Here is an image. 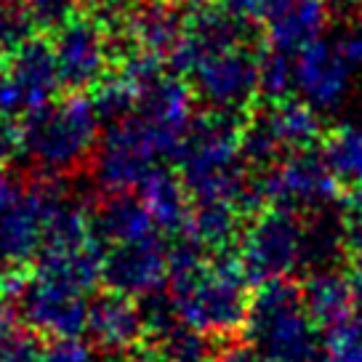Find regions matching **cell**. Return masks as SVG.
I'll use <instances>...</instances> for the list:
<instances>
[{
  "instance_id": "cell-1",
  "label": "cell",
  "mask_w": 362,
  "mask_h": 362,
  "mask_svg": "<svg viewBox=\"0 0 362 362\" xmlns=\"http://www.w3.org/2000/svg\"><path fill=\"white\" fill-rule=\"evenodd\" d=\"M243 128L238 115L203 112L194 117L179 155V179L194 205L245 200L250 184L245 179V163L240 155Z\"/></svg>"
},
{
  "instance_id": "cell-2",
  "label": "cell",
  "mask_w": 362,
  "mask_h": 362,
  "mask_svg": "<svg viewBox=\"0 0 362 362\" xmlns=\"http://www.w3.org/2000/svg\"><path fill=\"white\" fill-rule=\"evenodd\" d=\"M248 285L238 256L221 253L189 277L170 280V301L184 328L211 339H229L248 322Z\"/></svg>"
},
{
  "instance_id": "cell-3",
  "label": "cell",
  "mask_w": 362,
  "mask_h": 362,
  "mask_svg": "<svg viewBox=\"0 0 362 362\" xmlns=\"http://www.w3.org/2000/svg\"><path fill=\"white\" fill-rule=\"evenodd\" d=\"M243 333L269 362H317L322 351L317 325L306 315L301 288L293 280H272L256 288Z\"/></svg>"
},
{
  "instance_id": "cell-4",
  "label": "cell",
  "mask_w": 362,
  "mask_h": 362,
  "mask_svg": "<svg viewBox=\"0 0 362 362\" xmlns=\"http://www.w3.org/2000/svg\"><path fill=\"white\" fill-rule=\"evenodd\" d=\"M99 125L93 104L83 93L45 104L22 120L24 155L43 170V176L62 179V173L83 165L99 147Z\"/></svg>"
},
{
  "instance_id": "cell-5",
  "label": "cell",
  "mask_w": 362,
  "mask_h": 362,
  "mask_svg": "<svg viewBox=\"0 0 362 362\" xmlns=\"http://www.w3.org/2000/svg\"><path fill=\"white\" fill-rule=\"evenodd\" d=\"M179 155L176 144L134 112L104 128L93 155V181L107 194H131L158 168V160H179Z\"/></svg>"
},
{
  "instance_id": "cell-6",
  "label": "cell",
  "mask_w": 362,
  "mask_h": 362,
  "mask_svg": "<svg viewBox=\"0 0 362 362\" xmlns=\"http://www.w3.org/2000/svg\"><path fill=\"white\" fill-rule=\"evenodd\" d=\"M250 187L264 211L280 208L291 214H322L339 200V179L333 176L325 155L317 149L285 155L274 168L261 170Z\"/></svg>"
},
{
  "instance_id": "cell-7",
  "label": "cell",
  "mask_w": 362,
  "mask_h": 362,
  "mask_svg": "<svg viewBox=\"0 0 362 362\" xmlns=\"http://www.w3.org/2000/svg\"><path fill=\"white\" fill-rule=\"evenodd\" d=\"M304 224L298 216L280 208H267L253 216L240 238V267L250 285L291 280L288 274L301 267Z\"/></svg>"
},
{
  "instance_id": "cell-8",
  "label": "cell",
  "mask_w": 362,
  "mask_h": 362,
  "mask_svg": "<svg viewBox=\"0 0 362 362\" xmlns=\"http://www.w3.org/2000/svg\"><path fill=\"white\" fill-rule=\"evenodd\" d=\"M16 301L22 322L37 336H48L51 341L78 339L88 328L90 304L86 301V293L51 274L37 269L24 274Z\"/></svg>"
},
{
  "instance_id": "cell-9",
  "label": "cell",
  "mask_w": 362,
  "mask_h": 362,
  "mask_svg": "<svg viewBox=\"0 0 362 362\" xmlns=\"http://www.w3.org/2000/svg\"><path fill=\"white\" fill-rule=\"evenodd\" d=\"M261 54L238 45L203 59L192 72V90L211 112L238 115L259 96Z\"/></svg>"
},
{
  "instance_id": "cell-10",
  "label": "cell",
  "mask_w": 362,
  "mask_h": 362,
  "mask_svg": "<svg viewBox=\"0 0 362 362\" xmlns=\"http://www.w3.org/2000/svg\"><path fill=\"white\" fill-rule=\"evenodd\" d=\"M62 179L43 176L0 216V272H22L43 250L45 216Z\"/></svg>"
},
{
  "instance_id": "cell-11",
  "label": "cell",
  "mask_w": 362,
  "mask_h": 362,
  "mask_svg": "<svg viewBox=\"0 0 362 362\" xmlns=\"http://www.w3.org/2000/svg\"><path fill=\"white\" fill-rule=\"evenodd\" d=\"M54 57H57L62 86L69 90L96 88L107 78L112 57V35L90 16L78 13L59 33H54Z\"/></svg>"
},
{
  "instance_id": "cell-12",
  "label": "cell",
  "mask_w": 362,
  "mask_h": 362,
  "mask_svg": "<svg viewBox=\"0 0 362 362\" xmlns=\"http://www.w3.org/2000/svg\"><path fill=\"white\" fill-rule=\"evenodd\" d=\"M184 37L168 57L176 75H192L203 59L245 45V22L226 11L221 3L192 0L184 11Z\"/></svg>"
},
{
  "instance_id": "cell-13",
  "label": "cell",
  "mask_w": 362,
  "mask_h": 362,
  "mask_svg": "<svg viewBox=\"0 0 362 362\" xmlns=\"http://www.w3.org/2000/svg\"><path fill=\"white\" fill-rule=\"evenodd\" d=\"M102 280L107 291L128 296L134 301L160 296L163 285L170 280L168 245L158 235L128 245H115L104 256Z\"/></svg>"
},
{
  "instance_id": "cell-14",
  "label": "cell",
  "mask_w": 362,
  "mask_h": 362,
  "mask_svg": "<svg viewBox=\"0 0 362 362\" xmlns=\"http://www.w3.org/2000/svg\"><path fill=\"white\" fill-rule=\"evenodd\" d=\"M351 78L354 69L336 51L333 40H317L296 54L293 88L317 115L336 112L344 107L351 90Z\"/></svg>"
},
{
  "instance_id": "cell-15",
  "label": "cell",
  "mask_w": 362,
  "mask_h": 362,
  "mask_svg": "<svg viewBox=\"0 0 362 362\" xmlns=\"http://www.w3.org/2000/svg\"><path fill=\"white\" fill-rule=\"evenodd\" d=\"M184 11L173 0H134L125 11L123 43L128 51H144L152 57H170L184 37Z\"/></svg>"
},
{
  "instance_id": "cell-16",
  "label": "cell",
  "mask_w": 362,
  "mask_h": 362,
  "mask_svg": "<svg viewBox=\"0 0 362 362\" xmlns=\"http://www.w3.org/2000/svg\"><path fill=\"white\" fill-rule=\"evenodd\" d=\"M93 346L110 351L115 357H125L128 351L141 346V339H147L141 306L134 298L107 291L96 296L88 309V328Z\"/></svg>"
},
{
  "instance_id": "cell-17",
  "label": "cell",
  "mask_w": 362,
  "mask_h": 362,
  "mask_svg": "<svg viewBox=\"0 0 362 362\" xmlns=\"http://www.w3.org/2000/svg\"><path fill=\"white\" fill-rule=\"evenodd\" d=\"M192 104L194 90L176 75H165L139 93L136 115H141L160 136H165L170 144L181 149L194 123Z\"/></svg>"
},
{
  "instance_id": "cell-18",
  "label": "cell",
  "mask_w": 362,
  "mask_h": 362,
  "mask_svg": "<svg viewBox=\"0 0 362 362\" xmlns=\"http://www.w3.org/2000/svg\"><path fill=\"white\" fill-rule=\"evenodd\" d=\"M328 27V3L325 0H293L267 19V40L272 51L285 57L301 54L306 45L322 40Z\"/></svg>"
},
{
  "instance_id": "cell-19",
  "label": "cell",
  "mask_w": 362,
  "mask_h": 362,
  "mask_svg": "<svg viewBox=\"0 0 362 362\" xmlns=\"http://www.w3.org/2000/svg\"><path fill=\"white\" fill-rule=\"evenodd\" d=\"M0 64L8 69V75L22 88L27 107H30V115L43 110L45 104L54 102V96L62 88L54 48L45 43V40L35 37L33 43L24 45L19 54H13L11 59H6Z\"/></svg>"
},
{
  "instance_id": "cell-20",
  "label": "cell",
  "mask_w": 362,
  "mask_h": 362,
  "mask_svg": "<svg viewBox=\"0 0 362 362\" xmlns=\"http://www.w3.org/2000/svg\"><path fill=\"white\" fill-rule=\"evenodd\" d=\"M93 224V240L99 245H128L139 240L152 238L155 221L149 216L147 205L136 194H110L90 218Z\"/></svg>"
},
{
  "instance_id": "cell-21",
  "label": "cell",
  "mask_w": 362,
  "mask_h": 362,
  "mask_svg": "<svg viewBox=\"0 0 362 362\" xmlns=\"http://www.w3.org/2000/svg\"><path fill=\"white\" fill-rule=\"evenodd\" d=\"M253 120L264 125L272 139L288 155L301 152V149H312V144L320 139V131H322L320 115L301 99H285L280 104H269Z\"/></svg>"
},
{
  "instance_id": "cell-22",
  "label": "cell",
  "mask_w": 362,
  "mask_h": 362,
  "mask_svg": "<svg viewBox=\"0 0 362 362\" xmlns=\"http://www.w3.org/2000/svg\"><path fill=\"white\" fill-rule=\"evenodd\" d=\"M139 197L147 205L155 226L168 232L170 238H176L187 229L189 216H192L189 194L176 173H170L168 168H155L139 187Z\"/></svg>"
},
{
  "instance_id": "cell-23",
  "label": "cell",
  "mask_w": 362,
  "mask_h": 362,
  "mask_svg": "<svg viewBox=\"0 0 362 362\" xmlns=\"http://www.w3.org/2000/svg\"><path fill=\"white\" fill-rule=\"evenodd\" d=\"M301 298H304V309L312 317V322L325 330L349 320L351 306H354L346 274H339L333 269L309 274L301 288Z\"/></svg>"
},
{
  "instance_id": "cell-24",
  "label": "cell",
  "mask_w": 362,
  "mask_h": 362,
  "mask_svg": "<svg viewBox=\"0 0 362 362\" xmlns=\"http://www.w3.org/2000/svg\"><path fill=\"white\" fill-rule=\"evenodd\" d=\"M240 224H243V211L238 205L203 203L194 205L184 232H189L205 250L221 256V253H229L235 240L240 238Z\"/></svg>"
},
{
  "instance_id": "cell-25",
  "label": "cell",
  "mask_w": 362,
  "mask_h": 362,
  "mask_svg": "<svg viewBox=\"0 0 362 362\" xmlns=\"http://www.w3.org/2000/svg\"><path fill=\"white\" fill-rule=\"evenodd\" d=\"M341 248H346L344 218L333 216L330 211H322V214H315L309 224H304L301 267H306L309 274L328 272L341 256Z\"/></svg>"
},
{
  "instance_id": "cell-26",
  "label": "cell",
  "mask_w": 362,
  "mask_h": 362,
  "mask_svg": "<svg viewBox=\"0 0 362 362\" xmlns=\"http://www.w3.org/2000/svg\"><path fill=\"white\" fill-rule=\"evenodd\" d=\"M322 155L336 179L362 187V125H341L333 131Z\"/></svg>"
},
{
  "instance_id": "cell-27",
  "label": "cell",
  "mask_w": 362,
  "mask_h": 362,
  "mask_svg": "<svg viewBox=\"0 0 362 362\" xmlns=\"http://www.w3.org/2000/svg\"><path fill=\"white\" fill-rule=\"evenodd\" d=\"M90 104H93L99 123L115 125L136 112L139 90L120 75H107L90 93Z\"/></svg>"
},
{
  "instance_id": "cell-28",
  "label": "cell",
  "mask_w": 362,
  "mask_h": 362,
  "mask_svg": "<svg viewBox=\"0 0 362 362\" xmlns=\"http://www.w3.org/2000/svg\"><path fill=\"white\" fill-rule=\"evenodd\" d=\"M152 344L158 346L163 362H216L221 351V346H216L211 336H203L184 325H176L170 333Z\"/></svg>"
},
{
  "instance_id": "cell-29",
  "label": "cell",
  "mask_w": 362,
  "mask_h": 362,
  "mask_svg": "<svg viewBox=\"0 0 362 362\" xmlns=\"http://www.w3.org/2000/svg\"><path fill=\"white\" fill-rule=\"evenodd\" d=\"M37 30L24 0H0V62L19 54L24 45L33 43Z\"/></svg>"
},
{
  "instance_id": "cell-30",
  "label": "cell",
  "mask_w": 362,
  "mask_h": 362,
  "mask_svg": "<svg viewBox=\"0 0 362 362\" xmlns=\"http://www.w3.org/2000/svg\"><path fill=\"white\" fill-rule=\"evenodd\" d=\"M322 362H362V317L351 315L339 325L325 330L322 339Z\"/></svg>"
},
{
  "instance_id": "cell-31",
  "label": "cell",
  "mask_w": 362,
  "mask_h": 362,
  "mask_svg": "<svg viewBox=\"0 0 362 362\" xmlns=\"http://www.w3.org/2000/svg\"><path fill=\"white\" fill-rule=\"evenodd\" d=\"M293 88V62L280 51H267L261 54L259 64V93L269 104H280L288 99Z\"/></svg>"
},
{
  "instance_id": "cell-32",
  "label": "cell",
  "mask_w": 362,
  "mask_h": 362,
  "mask_svg": "<svg viewBox=\"0 0 362 362\" xmlns=\"http://www.w3.org/2000/svg\"><path fill=\"white\" fill-rule=\"evenodd\" d=\"M240 155H243V163H245V165L269 170L280 163V158H283V147L272 139L269 131H267L264 125H259L256 120H250V125L243 128Z\"/></svg>"
},
{
  "instance_id": "cell-33",
  "label": "cell",
  "mask_w": 362,
  "mask_h": 362,
  "mask_svg": "<svg viewBox=\"0 0 362 362\" xmlns=\"http://www.w3.org/2000/svg\"><path fill=\"white\" fill-rule=\"evenodd\" d=\"M43 341L27 325H8L0 333V362H40Z\"/></svg>"
},
{
  "instance_id": "cell-34",
  "label": "cell",
  "mask_w": 362,
  "mask_h": 362,
  "mask_svg": "<svg viewBox=\"0 0 362 362\" xmlns=\"http://www.w3.org/2000/svg\"><path fill=\"white\" fill-rule=\"evenodd\" d=\"M30 16L37 30L59 33L64 24H69L78 16L80 0H24Z\"/></svg>"
},
{
  "instance_id": "cell-35",
  "label": "cell",
  "mask_w": 362,
  "mask_h": 362,
  "mask_svg": "<svg viewBox=\"0 0 362 362\" xmlns=\"http://www.w3.org/2000/svg\"><path fill=\"white\" fill-rule=\"evenodd\" d=\"M40 362H102L99 354L93 351L90 344L80 339H62L51 341L43 349V360Z\"/></svg>"
},
{
  "instance_id": "cell-36",
  "label": "cell",
  "mask_w": 362,
  "mask_h": 362,
  "mask_svg": "<svg viewBox=\"0 0 362 362\" xmlns=\"http://www.w3.org/2000/svg\"><path fill=\"white\" fill-rule=\"evenodd\" d=\"M344 238L351 256H362V187H357L344 208Z\"/></svg>"
},
{
  "instance_id": "cell-37",
  "label": "cell",
  "mask_w": 362,
  "mask_h": 362,
  "mask_svg": "<svg viewBox=\"0 0 362 362\" xmlns=\"http://www.w3.org/2000/svg\"><path fill=\"white\" fill-rule=\"evenodd\" d=\"M19 155H24L22 125L0 120V170L8 168Z\"/></svg>"
},
{
  "instance_id": "cell-38",
  "label": "cell",
  "mask_w": 362,
  "mask_h": 362,
  "mask_svg": "<svg viewBox=\"0 0 362 362\" xmlns=\"http://www.w3.org/2000/svg\"><path fill=\"white\" fill-rule=\"evenodd\" d=\"M333 45H336V51L344 57V62H346L354 72H360L362 69V30H357V27L341 30V33H336V37H333Z\"/></svg>"
},
{
  "instance_id": "cell-39",
  "label": "cell",
  "mask_w": 362,
  "mask_h": 362,
  "mask_svg": "<svg viewBox=\"0 0 362 362\" xmlns=\"http://www.w3.org/2000/svg\"><path fill=\"white\" fill-rule=\"evenodd\" d=\"M229 13H235L243 22H259V19H269L272 0H221Z\"/></svg>"
},
{
  "instance_id": "cell-40",
  "label": "cell",
  "mask_w": 362,
  "mask_h": 362,
  "mask_svg": "<svg viewBox=\"0 0 362 362\" xmlns=\"http://www.w3.org/2000/svg\"><path fill=\"white\" fill-rule=\"evenodd\" d=\"M216 362H269L261 351H256L250 344H229L221 346Z\"/></svg>"
},
{
  "instance_id": "cell-41",
  "label": "cell",
  "mask_w": 362,
  "mask_h": 362,
  "mask_svg": "<svg viewBox=\"0 0 362 362\" xmlns=\"http://www.w3.org/2000/svg\"><path fill=\"white\" fill-rule=\"evenodd\" d=\"M22 192L24 189L19 187V181L13 179L8 170H0V216L6 214V211L19 200V194Z\"/></svg>"
},
{
  "instance_id": "cell-42",
  "label": "cell",
  "mask_w": 362,
  "mask_h": 362,
  "mask_svg": "<svg viewBox=\"0 0 362 362\" xmlns=\"http://www.w3.org/2000/svg\"><path fill=\"white\" fill-rule=\"evenodd\" d=\"M346 280H349L351 296H354V304L362 309V256H351L349 272H346Z\"/></svg>"
},
{
  "instance_id": "cell-43",
  "label": "cell",
  "mask_w": 362,
  "mask_h": 362,
  "mask_svg": "<svg viewBox=\"0 0 362 362\" xmlns=\"http://www.w3.org/2000/svg\"><path fill=\"white\" fill-rule=\"evenodd\" d=\"M291 3H293V0H272V13L280 11V8H285V6H291ZM272 13H269V16H272Z\"/></svg>"
},
{
  "instance_id": "cell-44",
  "label": "cell",
  "mask_w": 362,
  "mask_h": 362,
  "mask_svg": "<svg viewBox=\"0 0 362 362\" xmlns=\"http://www.w3.org/2000/svg\"><path fill=\"white\" fill-rule=\"evenodd\" d=\"M328 6H333V8H344V6H351L354 0H325Z\"/></svg>"
}]
</instances>
